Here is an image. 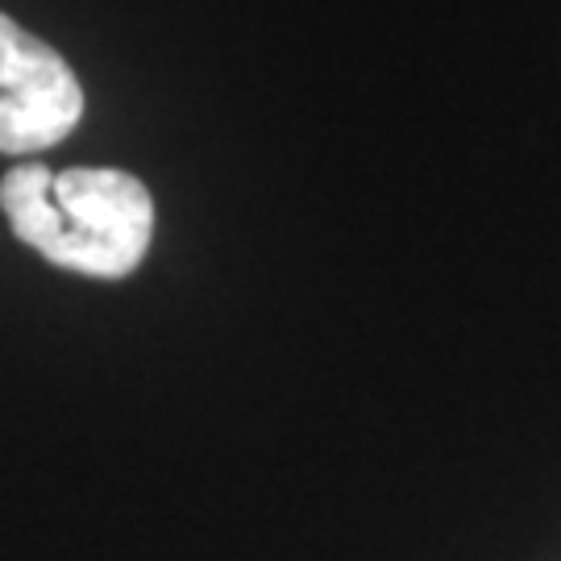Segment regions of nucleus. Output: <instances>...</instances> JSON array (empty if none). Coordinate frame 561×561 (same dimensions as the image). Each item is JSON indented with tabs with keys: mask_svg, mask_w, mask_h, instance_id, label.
Returning a JSON list of instances; mask_svg holds the SVG:
<instances>
[{
	"mask_svg": "<svg viewBox=\"0 0 561 561\" xmlns=\"http://www.w3.org/2000/svg\"><path fill=\"white\" fill-rule=\"evenodd\" d=\"M0 208L18 241L92 279L134 275L154 241V201L138 175L117 167L18 162L0 180Z\"/></svg>",
	"mask_w": 561,
	"mask_h": 561,
	"instance_id": "f257e3e1",
	"label": "nucleus"
},
{
	"mask_svg": "<svg viewBox=\"0 0 561 561\" xmlns=\"http://www.w3.org/2000/svg\"><path fill=\"white\" fill-rule=\"evenodd\" d=\"M83 117V88L55 46L0 13V154H42Z\"/></svg>",
	"mask_w": 561,
	"mask_h": 561,
	"instance_id": "f03ea898",
	"label": "nucleus"
}]
</instances>
